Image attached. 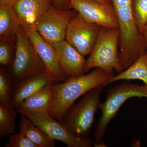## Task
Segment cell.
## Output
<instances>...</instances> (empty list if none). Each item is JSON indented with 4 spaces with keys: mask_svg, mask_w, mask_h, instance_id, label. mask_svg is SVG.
Returning a JSON list of instances; mask_svg holds the SVG:
<instances>
[{
    "mask_svg": "<svg viewBox=\"0 0 147 147\" xmlns=\"http://www.w3.org/2000/svg\"><path fill=\"white\" fill-rule=\"evenodd\" d=\"M15 80L6 67L0 68V100L10 105V96Z\"/></svg>",
    "mask_w": 147,
    "mask_h": 147,
    "instance_id": "d6986e66",
    "label": "cell"
},
{
    "mask_svg": "<svg viewBox=\"0 0 147 147\" xmlns=\"http://www.w3.org/2000/svg\"><path fill=\"white\" fill-rule=\"evenodd\" d=\"M147 97V86L123 82L108 90L106 99L100 103L102 115L98 119L94 133V143L102 142L107 127L122 105L131 98Z\"/></svg>",
    "mask_w": 147,
    "mask_h": 147,
    "instance_id": "277c9868",
    "label": "cell"
},
{
    "mask_svg": "<svg viewBox=\"0 0 147 147\" xmlns=\"http://www.w3.org/2000/svg\"><path fill=\"white\" fill-rule=\"evenodd\" d=\"M71 0H52L53 6L61 10L69 9Z\"/></svg>",
    "mask_w": 147,
    "mask_h": 147,
    "instance_id": "603a6c76",
    "label": "cell"
},
{
    "mask_svg": "<svg viewBox=\"0 0 147 147\" xmlns=\"http://www.w3.org/2000/svg\"><path fill=\"white\" fill-rule=\"evenodd\" d=\"M77 13L74 9L61 10L52 5L37 21L35 28L51 45L65 40L69 22Z\"/></svg>",
    "mask_w": 147,
    "mask_h": 147,
    "instance_id": "8992f818",
    "label": "cell"
},
{
    "mask_svg": "<svg viewBox=\"0 0 147 147\" xmlns=\"http://www.w3.org/2000/svg\"><path fill=\"white\" fill-rule=\"evenodd\" d=\"M119 33V29L101 27L94 47L86 60L84 73L93 68L102 69L111 74H114V71L118 73L123 71L118 53Z\"/></svg>",
    "mask_w": 147,
    "mask_h": 147,
    "instance_id": "3957f363",
    "label": "cell"
},
{
    "mask_svg": "<svg viewBox=\"0 0 147 147\" xmlns=\"http://www.w3.org/2000/svg\"><path fill=\"white\" fill-rule=\"evenodd\" d=\"M52 5V0H17L13 7L22 26H35Z\"/></svg>",
    "mask_w": 147,
    "mask_h": 147,
    "instance_id": "4fadbf2b",
    "label": "cell"
},
{
    "mask_svg": "<svg viewBox=\"0 0 147 147\" xmlns=\"http://www.w3.org/2000/svg\"><path fill=\"white\" fill-rule=\"evenodd\" d=\"M22 26L38 55L45 65V72L47 75L57 83L65 82L67 79L61 68L57 53L53 45L42 38L34 26Z\"/></svg>",
    "mask_w": 147,
    "mask_h": 147,
    "instance_id": "30bf717a",
    "label": "cell"
},
{
    "mask_svg": "<svg viewBox=\"0 0 147 147\" xmlns=\"http://www.w3.org/2000/svg\"><path fill=\"white\" fill-rule=\"evenodd\" d=\"M54 93L50 85L43 87L28 98L16 108L17 113L25 112H48L54 102Z\"/></svg>",
    "mask_w": 147,
    "mask_h": 147,
    "instance_id": "5bb4252c",
    "label": "cell"
},
{
    "mask_svg": "<svg viewBox=\"0 0 147 147\" xmlns=\"http://www.w3.org/2000/svg\"><path fill=\"white\" fill-rule=\"evenodd\" d=\"M19 22L13 7L0 5V38L15 35Z\"/></svg>",
    "mask_w": 147,
    "mask_h": 147,
    "instance_id": "e0dca14e",
    "label": "cell"
},
{
    "mask_svg": "<svg viewBox=\"0 0 147 147\" xmlns=\"http://www.w3.org/2000/svg\"><path fill=\"white\" fill-rule=\"evenodd\" d=\"M52 45L67 80L84 74L86 60L84 56L65 40Z\"/></svg>",
    "mask_w": 147,
    "mask_h": 147,
    "instance_id": "8fae6325",
    "label": "cell"
},
{
    "mask_svg": "<svg viewBox=\"0 0 147 147\" xmlns=\"http://www.w3.org/2000/svg\"><path fill=\"white\" fill-rule=\"evenodd\" d=\"M101 27L87 22L77 13L68 24L65 40L84 57L90 55Z\"/></svg>",
    "mask_w": 147,
    "mask_h": 147,
    "instance_id": "ba28073f",
    "label": "cell"
},
{
    "mask_svg": "<svg viewBox=\"0 0 147 147\" xmlns=\"http://www.w3.org/2000/svg\"><path fill=\"white\" fill-rule=\"evenodd\" d=\"M21 114L26 116L53 140L63 142L68 147H91L94 144L91 139L74 137L61 123L52 118L48 112H25Z\"/></svg>",
    "mask_w": 147,
    "mask_h": 147,
    "instance_id": "52a82bcc",
    "label": "cell"
},
{
    "mask_svg": "<svg viewBox=\"0 0 147 147\" xmlns=\"http://www.w3.org/2000/svg\"><path fill=\"white\" fill-rule=\"evenodd\" d=\"M95 147H106L107 146L105 144V143H103V142H101L100 143H98V144H96V143H94L93 145Z\"/></svg>",
    "mask_w": 147,
    "mask_h": 147,
    "instance_id": "83f0119b",
    "label": "cell"
},
{
    "mask_svg": "<svg viewBox=\"0 0 147 147\" xmlns=\"http://www.w3.org/2000/svg\"><path fill=\"white\" fill-rule=\"evenodd\" d=\"M15 55L11 72L15 83L20 79L45 71L46 68L19 22L16 27Z\"/></svg>",
    "mask_w": 147,
    "mask_h": 147,
    "instance_id": "5b68a950",
    "label": "cell"
},
{
    "mask_svg": "<svg viewBox=\"0 0 147 147\" xmlns=\"http://www.w3.org/2000/svg\"><path fill=\"white\" fill-rule=\"evenodd\" d=\"M17 113L10 105L0 100V139L15 132Z\"/></svg>",
    "mask_w": 147,
    "mask_h": 147,
    "instance_id": "ac0fdd59",
    "label": "cell"
},
{
    "mask_svg": "<svg viewBox=\"0 0 147 147\" xmlns=\"http://www.w3.org/2000/svg\"><path fill=\"white\" fill-rule=\"evenodd\" d=\"M132 11L136 25L143 33L147 26V0H132Z\"/></svg>",
    "mask_w": 147,
    "mask_h": 147,
    "instance_id": "ffe728a7",
    "label": "cell"
},
{
    "mask_svg": "<svg viewBox=\"0 0 147 147\" xmlns=\"http://www.w3.org/2000/svg\"><path fill=\"white\" fill-rule=\"evenodd\" d=\"M19 125L20 131L23 132L37 147H55V140L36 126L24 115H21Z\"/></svg>",
    "mask_w": 147,
    "mask_h": 147,
    "instance_id": "9a60e30c",
    "label": "cell"
},
{
    "mask_svg": "<svg viewBox=\"0 0 147 147\" xmlns=\"http://www.w3.org/2000/svg\"><path fill=\"white\" fill-rule=\"evenodd\" d=\"M5 147H37L28 137L20 131L16 134H11L9 136V141Z\"/></svg>",
    "mask_w": 147,
    "mask_h": 147,
    "instance_id": "7402d4cb",
    "label": "cell"
},
{
    "mask_svg": "<svg viewBox=\"0 0 147 147\" xmlns=\"http://www.w3.org/2000/svg\"><path fill=\"white\" fill-rule=\"evenodd\" d=\"M134 79L142 80L147 86V54L141 55L129 67L118 74L114 76L109 80L105 86L119 80L129 81Z\"/></svg>",
    "mask_w": 147,
    "mask_h": 147,
    "instance_id": "2e32d148",
    "label": "cell"
},
{
    "mask_svg": "<svg viewBox=\"0 0 147 147\" xmlns=\"http://www.w3.org/2000/svg\"><path fill=\"white\" fill-rule=\"evenodd\" d=\"M76 1V0H71L69 7V9L70 6ZM94 1H96L97 2L102 4V5H104L108 6L109 7H114L111 0H94Z\"/></svg>",
    "mask_w": 147,
    "mask_h": 147,
    "instance_id": "cb8c5ba5",
    "label": "cell"
},
{
    "mask_svg": "<svg viewBox=\"0 0 147 147\" xmlns=\"http://www.w3.org/2000/svg\"><path fill=\"white\" fill-rule=\"evenodd\" d=\"M143 34L144 36L145 40H146V44L147 49V26L145 27L143 31Z\"/></svg>",
    "mask_w": 147,
    "mask_h": 147,
    "instance_id": "4316f807",
    "label": "cell"
},
{
    "mask_svg": "<svg viewBox=\"0 0 147 147\" xmlns=\"http://www.w3.org/2000/svg\"><path fill=\"white\" fill-rule=\"evenodd\" d=\"M57 83L45 71L20 79L13 86L11 94L10 105L16 109L26 98L43 87Z\"/></svg>",
    "mask_w": 147,
    "mask_h": 147,
    "instance_id": "7c38bea8",
    "label": "cell"
},
{
    "mask_svg": "<svg viewBox=\"0 0 147 147\" xmlns=\"http://www.w3.org/2000/svg\"><path fill=\"white\" fill-rule=\"evenodd\" d=\"M69 9L76 11L87 22L106 28H119L114 7L104 5L94 0H76Z\"/></svg>",
    "mask_w": 147,
    "mask_h": 147,
    "instance_id": "9c48e42d",
    "label": "cell"
},
{
    "mask_svg": "<svg viewBox=\"0 0 147 147\" xmlns=\"http://www.w3.org/2000/svg\"><path fill=\"white\" fill-rule=\"evenodd\" d=\"M17 0H0V5L13 7Z\"/></svg>",
    "mask_w": 147,
    "mask_h": 147,
    "instance_id": "d4e9b609",
    "label": "cell"
},
{
    "mask_svg": "<svg viewBox=\"0 0 147 147\" xmlns=\"http://www.w3.org/2000/svg\"><path fill=\"white\" fill-rule=\"evenodd\" d=\"M113 6L120 5L123 4L132 3V0H111Z\"/></svg>",
    "mask_w": 147,
    "mask_h": 147,
    "instance_id": "484cf974",
    "label": "cell"
},
{
    "mask_svg": "<svg viewBox=\"0 0 147 147\" xmlns=\"http://www.w3.org/2000/svg\"><path fill=\"white\" fill-rule=\"evenodd\" d=\"M114 76L102 69L96 68L88 74L50 85L54 93V102L49 112L50 116L61 123L65 112L78 98L96 87H105Z\"/></svg>",
    "mask_w": 147,
    "mask_h": 147,
    "instance_id": "6da1fadb",
    "label": "cell"
},
{
    "mask_svg": "<svg viewBox=\"0 0 147 147\" xmlns=\"http://www.w3.org/2000/svg\"><path fill=\"white\" fill-rule=\"evenodd\" d=\"M102 88L99 86L88 92L77 103L71 105L64 115L61 123L76 138L88 139L94 123L96 113L100 107Z\"/></svg>",
    "mask_w": 147,
    "mask_h": 147,
    "instance_id": "7a4b0ae2",
    "label": "cell"
},
{
    "mask_svg": "<svg viewBox=\"0 0 147 147\" xmlns=\"http://www.w3.org/2000/svg\"><path fill=\"white\" fill-rule=\"evenodd\" d=\"M16 35L13 36L0 38V65L3 66H8L13 62V40Z\"/></svg>",
    "mask_w": 147,
    "mask_h": 147,
    "instance_id": "44dd1931",
    "label": "cell"
}]
</instances>
